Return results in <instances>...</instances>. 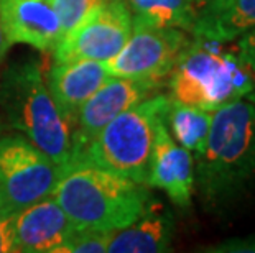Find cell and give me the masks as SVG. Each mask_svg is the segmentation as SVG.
Returning <instances> with one entry per match:
<instances>
[{"label": "cell", "instance_id": "cell-6", "mask_svg": "<svg viewBox=\"0 0 255 253\" xmlns=\"http://www.w3.org/2000/svg\"><path fill=\"white\" fill-rule=\"evenodd\" d=\"M61 171L28 138L0 137V212H18L51 196Z\"/></svg>", "mask_w": 255, "mask_h": 253}, {"label": "cell", "instance_id": "cell-4", "mask_svg": "<svg viewBox=\"0 0 255 253\" xmlns=\"http://www.w3.org/2000/svg\"><path fill=\"white\" fill-rule=\"evenodd\" d=\"M175 100L214 112L255 89V76L237 53L222 50V43L194 38L170 73Z\"/></svg>", "mask_w": 255, "mask_h": 253}, {"label": "cell", "instance_id": "cell-25", "mask_svg": "<svg viewBox=\"0 0 255 253\" xmlns=\"http://www.w3.org/2000/svg\"><path fill=\"white\" fill-rule=\"evenodd\" d=\"M249 100H252L254 104H255V90H252V92L249 94Z\"/></svg>", "mask_w": 255, "mask_h": 253}, {"label": "cell", "instance_id": "cell-5", "mask_svg": "<svg viewBox=\"0 0 255 253\" xmlns=\"http://www.w3.org/2000/svg\"><path fill=\"white\" fill-rule=\"evenodd\" d=\"M170 95L153 94L107 123L69 163H89L146 184L156 122ZM68 163V165H69Z\"/></svg>", "mask_w": 255, "mask_h": 253}, {"label": "cell", "instance_id": "cell-14", "mask_svg": "<svg viewBox=\"0 0 255 253\" xmlns=\"http://www.w3.org/2000/svg\"><path fill=\"white\" fill-rule=\"evenodd\" d=\"M173 217L160 202L150 201L145 212L124 229L111 234L107 252L160 253L171 249Z\"/></svg>", "mask_w": 255, "mask_h": 253}, {"label": "cell", "instance_id": "cell-19", "mask_svg": "<svg viewBox=\"0 0 255 253\" xmlns=\"http://www.w3.org/2000/svg\"><path fill=\"white\" fill-rule=\"evenodd\" d=\"M63 25V35L78 25L89 10L101 0H51Z\"/></svg>", "mask_w": 255, "mask_h": 253}, {"label": "cell", "instance_id": "cell-27", "mask_svg": "<svg viewBox=\"0 0 255 253\" xmlns=\"http://www.w3.org/2000/svg\"><path fill=\"white\" fill-rule=\"evenodd\" d=\"M196 2H198V0H196Z\"/></svg>", "mask_w": 255, "mask_h": 253}, {"label": "cell", "instance_id": "cell-13", "mask_svg": "<svg viewBox=\"0 0 255 253\" xmlns=\"http://www.w3.org/2000/svg\"><path fill=\"white\" fill-rule=\"evenodd\" d=\"M111 78L106 63L94 59H74L56 63L48 73L46 85L58 109L71 125L86 100L91 99Z\"/></svg>", "mask_w": 255, "mask_h": 253}, {"label": "cell", "instance_id": "cell-22", "mask_svg": "<svg viewBox=\"0 0 255 253\" xmlns=\"http://www.w3.org/2000/svg\"><path fill=\"white\" fill-rule=\"evenodd\" d=\"M237 55L255 74V30L242 35L237 43Z\"/></svg>", "mask_w": 255, "mask_h": 253}, {"label": "cell", "instance_id": "cell-12", "mask_svg": "<svg viewBox=\"0 0 255 253\" xmlns=\"http://www.w3.org/2000/svg\"><path fill=\"white\" fill-rule=\"evenodd\" d=\"M76 227L51 196L15 214L17 249L25 253H58Z\"/></svg>", "mask_w": 255, "mask_h": 253}, {"label": "cell", "instance_id": "cell-15", "mask_svg": "<svg viewBox=\"0 0 255 253\" xmlns=\"http://www.w3.org/2000/svg\"><path fill=\"white\" fill-rule=\"evenodd\" d=\"M255 30V0H232L214 12L199 13L191 33L194 38L227 43Z\"/></svg>", "mask_w": 255, "mask_h": 253}, {"label": "cell", "instance_id": "cell-17", "mask_svg": "<svg viewBox=\"0 0 255 253\" xmlns=\"http://www.w3.org/2000/svg\"><path fill=\"white\" fill-rule=\"evenodd\" d=\"M132 20L161 28L191 31L198 17L196 0H126Z\"/></svg>", "mask_w": 255, "mask_h": 253}, {"label": "cell", "instance_id": "cell-24", "mask_svg": "<svg viewBox=\"0 0 255 253\" xmlns=\"http://www.w3.org/2000/svg\"><path fill=\"white\" fill-rule=\"evenodd\" d=\"M12 46V43L8 41L7 35H5L3 31V26H2V21H0V61L5 58V55H7L8 48Z\"/></svg>", "mask_w": 255, "mask_h": 253}, {"label": "cell", "instance_id": "cell-2", "mask_svg": "<svg viewBox=\"0 0 255 253\" xmlns=\"http://www.w3.org/2000/svg\"><path fill=\"white\" fill-rule=\"evenodd\" d=\"M51 197L76 229L106 232L135 222L151 201L143 184L89 163L64 166Z\"/></svg>", "mask_w": 255, "mask_h": 253}, {"label": "cell", "instance_id": "cell-10", "mask_svg": "<svg viewBox=\"0 0 255 253\" xmlns=\"http://www.w3.org/2000/svg\"><path fill=\"white\" fill-rule=\"evenodd\" d=\"M146 184L163 189L180 207H189L194 189V165L191 152L175 142L165 123L156 122Z\"/></svg>", "mask_w": 255, "mask_h": 253}, {"label": "cell", "instance_id": "cell-23", "mask_svg": "<svg viewBox=\"0 0 255 253\" xmlns=\"http://www.w3.org/2000/svg\"><path fill=\"white\" fill-rule=\"evenodd\" d=\"M231 2L232 0H198V15L206 12H214V10L226 7Z\"/></svg>", "mask_w": 255, "mask_h": 253}, {"label": "cell", "instance_id": "cell-16", "mask_svg": "<svg viewBox=\"0 0 255 253\" xmlns=\"http://www.w3.org/2000/svg\"><path fill=\"white\" fill-rule=\"evenodd\" d=\"M211 122H213V112L183 104L170 97L165 110V123L170 128L175 142L188 152L194 155L203 152Z\"/></svg>", "mask_w": 255, "mask_h": 253}, {"label": "cell", "instance_id": "cell-7", "mask_svg": "<svg viewBox=\"0 0 255 253\" xmlns=\"http://www.w3.org/2000/svg\"><path fill=\"white\" fill-rule=\"evenodd\" d=\"M132 33V13L126 0H101L78 25L63 35L55 51L56 63L94 59L107 63L122 50Z\"/></svg>", "mask_w": 255, "mask_h": 253}, {"label": "cell", "instance_id": "cell-11", "mask_svg": "<svg viewBox=\"0 0 255 253\" xmlns=\"http://www.w3.org/2000/svg\"><path fill=\"white\" fill-rule=\"evenodd\" d=\"M0 21L8 41L41 51L55 50L63 25L51 0H0Z\"/></svg>", "mask_w": 255, "mask_h": 253}, {"label": "cell", "instance_id": "cell-20", "mask_svg": "<svg viewBox=\"0 0 255 253\" xmlns=\"http://www.w3.org/2000/svg\"><path fill=\"white\" fill-rule=\"evenodd\" d=\"M15 214L0 212V253H15L17 237H15Z\"/></svg>", "mask_w": 255, "mask_h": 253}, {"label": "cell", "instance_id": "cell-18", "mask_svg": "<svg viewBox=\"0 0 255 253\" xmlns=\"http://www.w3.org/2000/svg\"><path fill=\"white\" fill-rule=\"evenodd\" d=\"M112 232L92 229H76L58 253H102L107 252Z\"/></svg>", "mask_w": 255, "mask_h": 253}, {"label": "cell", "instance_id": "cell-8", "mask_svg": "<svg viewBox=\"0 0 255 253\" xmlns=\"http://www.w3.org/2000/svg\"><path fill=\"white\" fill-rule=\"evenodd\" d=\"M183 30L161 28L132 20V33L121 51L106 63L112 78L158 83L171 73L188 45Z\"/></svg>", "mask_w": 255, "mask_h": 253}, {"label": "cell", "instance_id": "cell-3", "mask_svg": "<svg viewBox=\"0 0 255 253\" xmlns=\"http://www.w3.org/2000/svg\"><path fill=\"white\" fill-rule=\"evenodd\" d=\"M0 110L12 128L64 168L73 153V128L58 109L35 63L8 68L0 79Z\"/></svg>", "mask_w": 255, "mask_h": 253}, {"label": "cell", "instance_id": "cell-26", "mask_svg": "<svg viewBox=\"0 0 255 253\" xmlns=\"http://www.w3.org/2000/svg\"><path fill=\"white\" fill-rule=\"evenodd\" d=\"M2 132H3V122H2V118H0V135H2Z\"/></svg>", "mask_w": 255, "mask_h": 253}, {"label": "cell", "instance_id": "cell-9", "mask_svg": "<svg viewBox=\"0 0 255 253\" xmlns=\"http://www.w3.org/2000/svg\"><path fill=\"white\" fill-rule=\"evenodd\" d=\"M158 83L126 78H111L86 104L81 107L76 123L78 130L73 133L71 158L79 153L112 118L140 104L146 97L155 94Z\"/></svg>", "mask_w": 255, "mask_h": 253}, {"label": "cell", "instance_id": "cell-21", "mask_svg": "<svg viewBox=\"0 0 255 253\" xmlns=\"http://www.w3.org/2000/svg\"><path fill=\"white\" fill-rule=\"evenodd\" d=\"M208 252L216 253H255V234L249 237H242V239H229L226 242L211 247Z\"/></svg>", "mask_w": 255, "mask_h": 253}, {"label": "cell", "instance_id": "cell-1", "mask_svg": "<svg viewBox=\"0 0 255 253\" xmlns=\"http://www.w3.org/2000/svg\"><path fill=\"white\" fill-rule=\"evenodd\" d=\"M255 177V104L237 99L213 112L194 182L208 209L234 202Z\"/></svg>", "mask_w": 255, "mask_h": 253}]
</instances>
